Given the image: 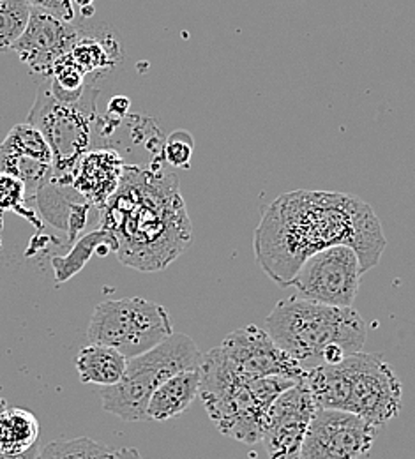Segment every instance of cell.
<instances>
[{"label":"cell","instance_id":"cell-1","mask_svg":"<svg viewBox=\"0 0 415 459\" xmlns=\"http://www.w3.org/2000/svg\"><path fill=\"white\" fill-rule=\"evenodd\" d=\"M333 246L352 247L362 273L378 265L387 238L371 205L347 193H283L264 209L253 238L260 269L281 288L311 255Z\"/></svg>","mask_w":415,"mask_h":459},{"label":"cell","instance_id":"cell-2","mask_svg":"<svg viewBox=\"0 0 415 459\" xmlns=\"http://www.w3.org/2000/svg\"><path fill=\"white\" fill-rule=\"evenodd\" d=\"M99 220L117 240L120 264L140 273L165 271L193 238L177 177L161 169L127 165Z\"/></svg>","mask_w":415,"mask_h":459},{"label":"cell","instance_id":"cell-3","mask_svg":"<svg viewBox=\"0 0 415 459\" xmlns=\"http://www.w3.org/2000/svg\"><path fill=\"white\" fill-rule=\"evenodd\" d=\"M316 408L356 413L378 429L403 408V387L394 369L378 353H354L334 366L306 373Z\"/></svg>","mask_w":415,"mask_h":459},{"label":"cell","instance_id":"cell-4","mask_svg":"<svg viewBox=\"0 0 415 459\" xmlns=\"http://www.w3.org/2000/svg\"><path fill=\"white\" fill-rule=\"evenodd\" d=\"M198 371V396L211 420L220 433L244 444L262 440L264 422L271 404L297 384L280 377L247 378L229 364L220 346L202 355Z\"/></svg>","mask_w":415,"mask_h":459},{"label":"cell","instance_id":"cell-5","mask_svg":"<svg viewBox=\"0 0 415 459\" xmlns=\"http://www.w3.org/2000/svg\"><path fill=\"white\" fill-rule=\"evenodd\" d=\"M265 331L304 371L324 366L325 348L340 346L347 355H354L367 338V324L354 307L327 306L302 297L280 300L265 318Z\"/></svg>","mask_w":415,"mask_h":459},{"label":"cell","instance_id":"cell-6","mask_svg":"<svg viewBox=\"0 0 415 459\" xmlns=\"http://www.w3.org/2000/svg\"><path fill=\"white\" fill-rule=\"evenodd\" d=\"M202 355L189 336L174 333L156 348L127 359L119 384L99 391L103 408L127 422L149 420L147 406L154 391L180 371L198 369Z\"/></svg>","mask_w":415,"mask_h":459},{"label":"cell","instance_id":"cell-7","mask_svg":"<svg viewBox=\"0 0 415 459\" xmlns=\"http://www.w3.org/2000/svg\"><path fill=\"white\" fill-rule=\"evenodd\" d=\"M98 89L92 85L78 103H60L45 85L39 87L27 122L48 142L54 154V177L69 184L74 163L94 147L99 131Z\"/></svg>","mask_w":415,"mask_h":459},{"label":"cell","instance_id":"cell-8","mask_svg":"<svg viewBox=\"0 0 415 459\" xmlns=\"http://www.w3.org/2000/svg\"><path fill=\"white\" fill-rule=\"evenodd\" d=\"M174 334L169 311L142 297L99 304L91 318L87 340L120 351L125 359L142 355Z\"/></svg>","mask_w":415,"mask_h":459},{"label":"cell","instance_id":"cell-9","mask_svg":"<svg viewBox=\"0 0 415 459\" xmlns=\"http://www.w3.org/2000/svg\"><path fill=\"white\" fill-rule=\"evenodd\" d=\"M360 260L349 246H333L311 255L289 287L298 295L336 307H352L362 276Z\"/></svg>","mask_w":415,"mask_h":459},{"label":"cell","instance_id":"cell-10","mask_svg":"<svg viewBox=\"0 0 415 459\" xmlns=\"http://www.w3.org/2000/svg\"><path fill=\"white\" fill-rule=\"evenodd\" d=\"M378 428L356 413L318 408L307 428L300 459H360L369 455Z\"/></svg>","mask_w":415,"mask_h":459},{"label":"cell","instance_id":"cell-11","mask_svg":"<svg viewBox=\"0 0 415 459\" xmlns=\"http://www.w3.org/2000/svg\"><path fill=\"white\" fill-rule=\"evenodd\" d=\"M223 357L229 364L247 378H289L302 382L306 373L302 366L280 348L265 329L246 325L230 333L220 344Z\"/></svg>","mask_w":415,"mask_h":459},{"label":"cell","instance_id":"cell-12","mask_svg":"<svg viewBox=\"0 0 415 459\" xmlns=\"http://www.w3.org/2000/svg\"><path fill=\"white\" fill-rule=\"evenodd\" d=\"M316 410L304 380L274 400L262 431V444L269 459H300V449Z\"/></svg>","mask_w":415,"mask_h":459},{"label":"cell","instance_id":"cell-13","mask_svg":"<svg viewBox=\"0 0 415 459\" xmlns=\"http://www.w3.org/2000/svg\"><path fill=\"white\" fill-rule=\"evenodd\" d=\"M80 38L82 30L73 22L32 7L25 32L11 50L34 74L47 80L56 62L71 54Z\"/></svg>","mask_w":415,"mask_h":459},{"label":"cell","instance_id":"cell-14","mask_svg":"<svg viewBox=\"0 0 415 459\" xmlns=\"http://www.w3.org/2000/svg\"><path fill=\"white\" fill-rule=\"evenodd\" d=\"M0 173L20 178L27 187V196H36L52 178V149L45 136L29 122L14 126L0 143Z\"/></svg>","mask_w":415,"mask_h":459},{"label":"cell","instance_id":"cell-15","mask_svg":"<svg viewBox=\"0 0 415 459\" xmlns=\"http://www.w3.org/2000/svg\"><path fill=\"white\" fill-rule=\"evenodd\" d=\"M127 163L119 152L110 149H92L85 152L69 173L71 187L94 207L103 209L119 189Z\"/></svg>","mask_w":415,"mask_h":459},{"label":"cell","instance_id":"cell-16","mask_svg":"<svg viewBox=\"0 0 415 459\" xmlns=\"http://www.w3.org/2000/svg\"><path fill=\"white\" fill-rule=\"evenodd\" d=\"M198 393H200V371L198 369L180 371L154 391L147 406V419L163 422L177 417L198 398Z\"/></svg>","mask_w":415,"mask_h":459},{"label":"cell","instance_id":"cell-17","mask_svg":"<svg viewBox=\"0 0 415 459\" xmlns=\"http://www.w3.org/2000/svg\"><path fill=\"white\" fill-rule=\"evenodd\" d=\"M74 366L82 384L110 387L122 380L127 359L116 348L89 344L80 350Z\"/></svg>","mask_w":415,"mask_h":459},{"label":"cell","instance_id":"cell-18","mask_svg":"<svg viewBox=\"0 0 415 459\" xmlns=\"http://www.w3.org/2000/svg\"><path fill=\"white\" fill-rule=\"evenodd\" d=\"M114 251L117 253V240L107 230H94L80 237L65 256H56L52 260V267L56 271V283L60 285L74 278L96 253L105 256Z\"/></svg>","mask_w":415,"mask_h":459},{"label":"cell","instance_id":"cell-19","mask_svg":"<svg viewBox=\"0 0 415 459\" xmlns=\"http://www.w3.org/2000/svg\"><path fill=\"white\" fill-rule=\"evenodd\" d=\"M41 424L23 408H7L0 415V453L20 455L38 444Z\"/></svg>","mask_w":415,"mask_h":459},{"label":"cell","instance_id":"cell-20","mask_svg":"<svg viewBox=\"0 0 415 459\" xmlns=\"http://www.w3.org/2000/svg\"><path fill=\"white\" fill-rule=\"evenodd\" d=\"M69 56L87 76L116 67L122 58L119 41L114 34L85 36L83 32Z\"/></svg>","mask_w":415,"mask_h":459},{"label":"cell","instance_id":"cell-21","mask_svg":"<svg viewBox=\"0 0 415 459\" xmlns=\"http://www.w3.org/2000/svg\"><path fill=\"white\" fill-rule=\"evenodd\" d=\"M39 459H119V456L117 451H112L92 438L80 437L73 440L50 442L39 453Z\"/></svg>","mask_w":415,"mask_h":459},{"label":"cell","instance_id":"cell-22","mask_svg":"<svg viewBox=\"0 0 415 459\" xmlns=\"http://www.w3.org/2000/svg\"><path fill=\"white\" fill-rule=\"evenodd\" d=\"M27 0H0V52H7L22 38L30 18Z\"/></svg>","mask_w":415,"mask_h":459},{"label":"cell","instance_id":"cell-23","mask_svg":"<svg viewBox=\"0 0 415 459\" xmlns=\"http://www.w3.org/2000/svg\"><path fill=\"white\" fill-rule=\"evenodd\" d=\"M27 205V187L25 184L7 173H0V211H9L22 214L34 225H38L34 220L36 216L29 211H25Z\"/></svg>","mask_w":415,"mask_h":459},{"label":"cell","instance_id":"cell-24","mask_svg":"<svg viewBox=\"0 0 415 459\" xmlns=\"http://www.w3.org/2000/svg\"><path fill=\"white\" fill-rule=\"evenodd\" d=\"M193 149L195 142L187 131H174L163 147V156L174 169H189Z\"/></svg>","mask_w":415,"mask_h":459},{"label":"cell","instance_id":"cell-25","mask_svg":"<svg viewBox=\"0 0 415 459\" xmlns=\"http://www.w3.org/2000/svg\"><path fill=\"white\" fill-rule=\"evenodd\" d=\"M30 7L52 13L65 22L74 23V4L73 0H27Z\"/></svg>","mask_w":415,"mask_h":459},{"label":"cell","instance_id":"cell-26","mask_svg":"<svg viewBox=\"0 0 415 459\" xmlns=\"http://www.w3.org/2000/svg\"><path fill=\"white\" fill-rule=\"evenodd\" d=\"M39 453H41V449L36 444L34 447H30L25 453H20V455H4V453H0V459H39Z\"/></svg>","mask_w":415,"mask_h":459},{"label":"cell","instance_id":"cell-27","mask_svg":"<svg viewBox=\"0 0 415 459\" xmlns=\"http://www.w3.org/2000/svg\"><path fill=\"white\" fill-rule=\"evenodd\" d=\"M119 459H145L134 447H122L117 451Z\"/></svg>","mask_w":415,"mask_h":459},{"label":"cell","instance_id":"cell-28","mask_svg":"<svg viewBox=\"0 0 415 459\" xmlns=\"http://www.w3.org/2000/svg\"><path fill=\"white\" fill-rule=\"evenodd\" d=\"M73 4H74V5H78L82 11H85V9L92 7L94 0H73Z\"/></svg>","mask_w":415,"mask_h":459},{"label":"cell","instance_id":"cell-29","mask_svg":"<svg viewBox=\"0 0 415 459\" xmlns=\"http://www.w3.org/2000/svg\"><path fill=\"white\" fill-rule=\"evenodd\" d=\"M7 408H9V406H7V400L0 396V415H2V413H4Z\"/></svg>","mask_w":415,"mask_h":459}]
</instances>
